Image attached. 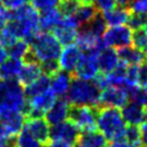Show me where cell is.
<instances>
[{
    "mask_svg": "<svg viewBox=\"0 0 147 147\" xmlns=\"http://www.w3.org/2000/svg\"><path fill=\"white\" fill-rule=\"evenodd\" d=\"M61 0H30V5L37 11H44L47 9L59 7Z\"/></svg>",
    "mask_w": 147,
    "mask_h": 147,
    "instance_id": "cell-35",
    "label": "cell"
},
{
    "mask_svg": "<svg viewBox=\"0 0 147 147\" xmlns=\"http://www.w3.org/2000/svg\"><path fill=\"white\" fill-rule=\"evenodd\" d=\"M76 1H78V2H80V3H88V2H92V0H76Z\"/></svg>",
    "mask_w": 147,
    "mask_h": 147,
    "instance_id": "cell-49",
    "label": "cell"
},
{
    "mask_svg": "<svg viewBox=\"0 0 147 147\" xmlns=\"http://www.w3.org/2000/svg\"><path fill=\"white\" fill-rule=\"evenodd\" d=\"M125 141H127L133 147H142V139H141V132L140 127L138 125H127L125 129L124 138Z\"/></svg>",
    "mask_w": 147,
    "mask_h": 147,
    "instance_id": "cell-29",
    "label": "cell"
},
{
    "mask_svg": "<svg viewBox=\"0 0 147 147\" xmlns=\"http://www.w3.org/2000/svg\"><path fill=\"white\" fill-rule=\"evenodd\" d=\"M138 85L140 87L147 86V60L138 65Z\"/></svg>",
    "mask_w": 147,
    "mask_h": 147,
    "instance_id": "cell-37",
    "label": "cell"
},
{
    "mask_svg": "<svg viewBox=\"0 0 147 147\" xmlns=\"http://www.w3.org/2000/svg\"><path fill=\"white\" fill-rule=\"evenodd\" d=\"M23 65L22 60L7 57V60L0 65V79H17V76L21 71V68Z\"/></svg>",
    "mask_w": 147,
    "mask_h": 147,
    "instance_id": "cell-24",
    "label": "cell"
},
{
    "mask_svg": "<svg viewBox=\"0 0 147 147\" xmlns=\"http://www.w3.org/2000/svg\"><path fill=\"white\" fill-rule=\"evenodd\" d=\"M62 45L53 33L39 31L30 41V52L24 61H36L39 63L57 60Z\"/></svg>",
    "mask_w": 147,
    "mask_h": 147,
    "instance_id": "cell-2",
    "label": "cell"
},
{
    "mask_svg": "<svg viewBox=\"0 0 147 147\" xmlns=\"http://www.w3.org/2000/svg\"><path fill=\"white\" fill-rule=\"evenodd\" d=\"M56 95L53 93L51 88L33 95L31 98H26V108L25 116L26 117H40L46 114V111L52 107L55 102Z\"/></svg>",
    "mask_w": 147,
    "mask_h": 147,
    "instance_id": "cell-7",
    "label": "cell"
},
{
    "mask_svg": "<svg viewBox=\"0 0 147 147\" xmlns=\"http://www.w3.org/2000/svg\"><path fill=\"white\" fill-rule=\"evenodd\" d=\"M147 23V14H140V13H130L129 20H127V25L132 31L142 29L145 24Z\"/></svg>",
    "mask_w": 147,
    "mask_h": 147,
    "instance_id": "cell-33",
    "label": "cell"
},
{
    "mask_svg": "<svg viewBox=\"0 0 147 147\" xmlns=\"http://www.w3.org/2000/svg\"><path fill=\"white\" fill-rule=\"evenodd\" d=\"M78 142H82L87 147H107L108 146L107 138L100 131H96V130L82 132Z\"/></svg>",
    "mask_w": 147,
    "mask_h": 147,
    "instance_id": "cell-25",
    "label": "cell"
},
{
    "mask_svg": "<svg viewBox=\"0 0 147 147\" xmlns=\"http://www.w3.org/2000/svg\"><path fill=\"white\" fill-rule=\"evenodd\" d=\"M132 1H133V0H116V2H117V6H121V7H125V8H129Z\"/></svg>",
    "mask_w": 147,
    "mask_h": 147,
    "instance_id": "cell-47",
    "label": "cell"
},
{
    "mask_svg": "<svg viewBox=\"0 0 147 147\" xmlns=\"http://www.w3.org/2000/svg\"><path fill=\"white\" fill-rule=\"evenodd\" d=\"M28 0H0V3L8 10H14L26 3Z\"/></svg>",
    "mask_w": 147,
    "mask_h": 147,
    "instance_id": "cell-40",
    "label": "cell"
},
{
    "mask_svg": "<svg viewBox=\"0 0 147 147\" xmlns=\"http://www.w3.org/2000/svg\"><path fill=\"white\" fill-rule=\"evenodd\" d=\"M2 113H3V109H2V107H1V105H0V117H1Z\"/></svg>",
    "mask_w": 147,
    "mask_h": 147,
    "instance_id": "cell-51",
    "label": "cell"
},
{
    "mask_svg": "<svg viewBox=\"0 0 147 147\" xmlns=\"http://www.w3.org/2000/svg\"><path fill=\"white\" fill-rule=\"evenodd\" d=\"M7 138H8V137H7V134H6V132H5L3 127H2V125L0 124V141L3 140V139H7Z\"/></svg>",
    "mask_w": 147,
    "mask_h": 147,
    "instance_id": "cell-48",
    "label": "cell"
},
{
    "mask_svg": "<svg viewBox=\"0 0 147 147\" xmlns=\"http://www.w3.org/2000/svg\"><path fill=\"white\" fill-rule=\"evenodd\" d=\"M130 9L121 6H115L114 8L102 11V17L108 26H116V25H123L127 23L129 16H130Z\"/></svg>",
    "mask_w": 147,
    "mask_h": 147,
    "instance_id": "cell-21",
    "label": "cell"
},
{
    "mask_svg": "<svg viewBox=\"0 0 147 147\" xmlns=\"http://www.w3.org/2000/svg\"><path fill=\"white\" fill-rule=\"evenodd\" d=\"M70 108H71V105L67 100V98H60V99L56 98L55 102L46 111L44 117L51 126L56 125L59 123H62V122L69 119Z\"/></svg>",
    "mask_w": 147,
    "mask_h": 147,
    "instance_id": "cell-16",
    "label": "cell"
},
{
    "mask_svg": "<svg viewBox=\"0 0 147 147\" xmlns=\"http://www.w3.org/2000/svg\"><path fill=\"white\" fill-rule=\"evenodd\" d=\"M41 75H42V70L39 62L23 61V65L17 76V80L22 86H26L37 78H39Z\"/></svg>",
    "mask_w": 147,
    "mask_h": 147,
    "instance_id": "cell-20",
    "label": "cell"
},
{
    "mask_svg": "<svg viewBox=\"0 0 147 147\" xmlns=\"http://www.w3.org/2000/svg\"><path fill=\"white\" fill-rule=\"evenodd\" d=\"M80 25L74 15L62 16L57 25L52 30L55 38L61 42V45H69L76 40L78 30Z\"/></svg>",
    "mask_w": 147,
    "mask_h": 147,
    "instance_id": "cell-9",
    "label": "cell"
},
{
    "mask_svg": "<svg viewBox=\"0 0 147 147\" xmlns=\"http://www.w3.org/2000/svg\"><path fill=\"white\" fill-rule=\"evenodd\" d=\"M101 88L94 80H85L72 77L70 88L65 95L71 106H100Z\"/></svg>",
    "mask_w": 147,
    "mask_h": 147,
    "instance_id": "cell-4",
    "label": "cell"
},
{
    "mask_svg": "<svg viewBox=\"0 0 147 147\" xmlns=\"http://www.w3.org/2000/svg\"><path fill=\"white\" fill-rule=\"evenodd\" d=\"M99 67L96 61V55L92 53H82V56L78 61V64L72 74V77L93 80L99 74Z\"/></svg>",
    "mask_w": 147,
    "mask_h": 147,
    "instance_id": "cell-11",
    "label": "cell"
},
{
    "mask_svg": "<svg viewBox=\"0 0 147 147\" xmlns=\"http://www.w3.org/2000/svg\"><path fill=\"white\" fill-rule=\"evenodd\" d=\"M80 56H82V49L76 44L65 45L64 48L61 49V53L57 59L60 70H63L72 75L78 64Z\"/></svg>",
    "mask_w": 147,
    "mask_h": 147,
    "instance_id": "cell-15",
    "label": "cell"
},
{
    "mask_svg": "<svg viewBox=\"0 0 147 147\" xmlns=\"http://www.w3.org/2000/svg\"><path fill=\"white\" fill-rule=\"evenodd\" d=\"M119 61L129 64V65H139L144 61L147 60V53L136 48L134 46H125L121 47L117 51Z\"/></svg>",
    "mask_w": 147,
    "mask_h": 147,
    "instance_id": "cell-22",
    "label": "cell"
},
{
    "mask_svg": "<svg viewBox=\"0 0 147 147\" xmlns=\"http://www.w3.org/2000/svg\"><path fill=\"white\" fill-rule=\"evenodd\" d=\"M132 30L129 25H116L109 26L102 34V41L106 47L121 48L130 46L132 44Z\"/></svg>",
    "mask_w": 147,
    "mask_h": 147,
    "instance_id": "cell-8",
    "label": "cell"
},
{
    "mask_svg": "<svg viewBox=\"0 0 147 147\" xmlns=\"http://www.w3.org/2000/svg\"><path fill=\"white\" fill-rule=\"evenodd\" d=\"M98 107L91 106H71L69 119L80 130V132L96 130Z\"/></svg>",
    "mask_w": 147,
    "mask_h": 147,
    "instance_id": "cell-6",
    "label": "cell"
},
{
    "mask_svg": "<svg viewBox=\"0 0 147 147\" xmlns=\"http://www.w3.org/2000/svg\"><path fill=\"white\" fill-rule=\"evenodd\" d=\"M80 130L69 119L51 126L49 141H64L76 145L80 137Z\"/></svg>",
    "mask_w": 147,
    "mask_h": 147,
    "instance_id": "cell-10",
    "label": "cell"
},
{
    "mask_svg": "<svg viewBox=\"0 0 147 147\" xmlns=\"http://www.w3.org/2000/svg\"><path fill=\"white\" fill-rule=\"evenodd\" d=\"M29 52H30V42L24 39H17L10 46L7 47V53L9 57L22 61H24Z\"/></svg>",
    "mask_w": 147,
    "mask_h": 147,
    "instance_id": "cell-28",
    "label": "cell"
},
{
    "mask_svg": "<svg viewBox=\"0 0 147 147\" xmlns=\"http://www.w3.org/2000/svg\"><path fill=\"white\" fill-rule=\"evenodd\" d=\"M96 14H98V9L95 8V6L92 2H88V3H80L74 16L82 26L91 22L96 16Z\"/></svg>",
    "mask_w": 147,
    "mask_h": 147,
    "instance_id": "cell-27",
    "label": "cell"
},
{
    "mask_svg": "<svg viewBox=\"0 0 147 147\" xmlns=\"http://www.w3.org/2000/svg\"><path fill=\"white\" fill-rule=\"evenodd\" d=\"M49 147H72L71 144L64 142V141H49Z\"/></svg>",
    "mask_w": 147,
    "mask_h": 147,
    "instance_id": "cell-44",
    "label": "cell"
},
{
    "mask_svg": "<svg viewBox=\"0 0 147 147\" xmlns=\"http://www.w3.org/2000/svg\"><path fill=\"white\" fill-rule=\"evenodd\" d=\"M107 147H133L131 146L127 141H125L124 139H121V140H115V141H111L110 145H108Z\"/></svg>",
    "mask_w": 147,
    "mask_h": 147,
    "instance_id": "cell-43",
    "label": "cell"
},
{
    "mask_svg": "<svg viewBox=\"0 0 147 147\" xmlns=\"http://www.w3.org/2000/svg\"><path fill=\"white\" fill-rule=\"evenodd\" d=\"M75 147H87V146H86V145H84V144H82V142H77Z\"/></svg>",
    "mask_w": 147,
    "mask_h": 147,
    "instance_id": "cell-50",
    "label": "cell"
},
{
    "mask_svg": "<svg viewBox=\"0 0 147 147\" xmlns=\"http://www.w3.org/2000/svg\"><path fill=\"white\" fill-rule=\"evenodd\" d=\"M41 65V70H42V74L52 77L53 75H55L59 70H60V67H59V62L57 60H52V61H46V62H42L40 63Z\"/></svg>",
    "mask_w": 147,
    "mask_h": 147,
    "instance_id": "cell-36",
    "label": "cell"
},
{
    "mask_svg": "<svg viewBox=\"0 0 147 147\" xmlns=\"http://www.w3.org/2000/svg\"><path fill=\"white\" fill-rule=\"evenodd\" d=\"M140 132H141V139H142V147H147V109H146V115L145 119L140 124Z\"/></svg>",
    "mask_w": 147,
    "mask_h": 147,
    "instance_id": "cell-42",
    "label": "cell"
},
{
    "mask_svg": "<svg viewBox=\"0 0 147 147\" xmlns=\"http://www.w3.org/2000/svg\"><path fill=\"white\" fill-rule=\"evenodd\" d=\"M10 18V11L0 3V31L6 26Z\"/></svg>",
    "mask_w": 147,
    "mask_h": 147,
    "instance_id": "cell-41",
    "label": "cell"
},
{
    "mask_svg": "<svg viewBox=\"0 0 147 147\" xmlns=\"http://www.w3.org/2000/svg\"><path fill=\"white\" fill-rule=\"evenodd\" d=\"M0 105L3 111H25L26 95L24 86H22L17 79H0Z\"/></svg>",
    "mask_w": 147,
    "mask_h": 147,
    "instance_id": "cell-5",
    "label": "cell"
},
{
    "mask_svg": "<svg viewBox=\"0 0 147 147\" xmlns=\"http://www.w3.org/2000/svg\"><path fill=\"white\" fill-rule=\"evenodd\" d=\"M72 80V75L65 72L63 70H59L55 75L51 77V86L49 88L56 95V98H65Z\"/></svg>",
    "mask_w": 147,
    "mask_h": 147,
    "instance_id": "cell-19",
    "label": "cell"
},
{
    "mask_svg": "<svg viewBox=\"0 0 147 147\" xmlns=\"http://www.w3.org/2000/svg\"><path fill=\"white\" fill-rule=\"evenodd\" d=\"M28 133H30L34 139H37L40 144L45 145L49 142V131L51 125L47 123L44 116L40 117H26L24 127Z\"/></svg>",
    "mask_w": 147,
    "mask_h": 147,
    "instance_id": "cell-13",
    "label": "cell"
},
{
    "mask_svg": "<svg viewBox=\"0 0 147 147\" xmlns=\"http://www.w3.org/2000/svg\"><path fill=\"white\" fill-rule=\"evenodd\" d=\"M121 113L125 123L130 125H140L145 119L146 108L136 101L129 100L121 108Z\"/></svg>",
    "mask_w": 147,
    "mask_h": 147,
    "instance_id": "cell-17",
    "label": "cell"
},
{
    "mask_svg": "<svg viewBox=\"0 0 147 147\" xmlns=\"http://www.w3.org/2000/svg\"><path fill=\"white\" fill-rule=\"evenodd\" d=\"M129 101V94L124 86H108L101 91L100 106L122 108Z\"/></svg>",
    "mask_w": 147,
    "mask_h": 147,
    "instance_id": "cell-14",
    "label": "cell"
},
{
    "mask_svg": "<svg viewBox=\"0 0 147 147\" xmlns=\"http://www.w3.org/2000/svg\"><path fill=\"white\" fill-rule=\"evenodd\" d=\"M25 114L17 110H7L3 111L0 117V124L2 125L8 138H15L24 127Z\"/></svg>",
    "mask_w": 147,
    "mask_h": 147,
    "instance_id": "cell-12",
    "label": "cell"
},
{
    "mask_svg": "<svg viewBox=\"0 0 147 147\" xmlns=\"http://www.w3.org/2000/svg\"><path fill=\"white\" fill-rule=\"evenodd\" d=\"M37 139H34L30 133H28L24 129L14 138V147H41Z\"/></svg>",
    "mask_w": 147,
    "mask_h": 147,
    "instance_id": "cell-30",
    "label": "cell"
},
{
    "mask_svg": "<svg viewBox=\"0 0 147 147\" xmlns=\"http://www.w3.org/2000/svg\"><path fill=\"white\" fill-rule=\"evenodd\" d=\"M92 2L95 6V8L100 11H106L117 6L116 0H92Z\"/></svg>",
    "mask_w": 147,
    "mask_h": 147,
    "instance_id": "cell-38",
    "label": "cell"
},
{
    "mask_svg": "<svg viewBox=\"0 0 147 147\" xmlns=\"http://www.w3.org/2000/svg\"><path fill=\"white\" fill-rule=\"evenodd\" d=\"M49 86H51V77L42 74L39 78L33 80L31 84L24 86V92H25L26 98H31L33 95H37V94L48 90Z\"/></svg>",
    "mask_w": 147,
    "mask_h": 147,
    "instance_id": "cell-26",
    "label": "cell"
},
{
    "mask_svg": "<svg viewBox=\"0 0 147 147\" xmlns=\"http://www.w3.org/2000/svg\"><path fill=\"white\" fill-rule=\"evenodd\" d=\"M132 45L136 48L147 53V32L144 28L132 32Z\"/></svg>",
    "mask_w": 147,
    "mask_h": 147,
    "instance_id": "cell-32",
    "label": "cell"
},
{
    "mask_svg": "<svg viewBox=\"0 0 147 147\" xmlns=\"http://www.w3.org/2000/svg\"><path fill=\"white\" fill-rule=\"evenodd\" d=\"M145 31H146V32H147V23H146V24H145Z\"/></svg>",
    "mask_w": 147,
    "mask_h": 147,
    "instance_id": "cell-52",
    "label": "cell"
},
{
    "mask_svg": "<svg viewBox=\"0 0 147 147\" xmlns=\"http://www.w3.org/2000/svg\"><path fill=\"white\" fill-rule=\"evenodd\" d=\"M7 25L15 33L17 39L31 41L40 31L39 14L31 5H23L10 11V18Z\"/></svg>",
    "mask_w": 147,
    "mask_h": 147,
    "instance_id": "cell-1",
    "label": "cell"
},
{
    "mask_svg": "<svg viewBox=\"0 0 147 147\" xmlns=\"http://www.w3.org/2000/svg\"><path fill=\"white\" fill-rule=\"evenodd\" d=\"M0 147H14V138H7L1 140Z\"/></svg>",
    "mask_w": 147,
    "mask_h": 147,
    "instance_id": "cell-45",
    "label": "cell"
},
{
    "mask_svg": "<svg viewBox=\"0 0 147 147\" xmlns=\"http://www.w3.org/2000/svg\"><path fill=\"white\" fill-rule=\"evenodd\" d=\"M62 16L63 15L59 8H52V9L40 11V14H39V28H40V30L47 31V32L52 31L57 25V23L62 18Z\"/></svg>",
    "mask_w": 147,
    "mask_h": 147,
    "instance_id": "cell-23",
    "label": "cell"
},
{
    "mask_svg": "<svg viewBox=\"0 0 147 147\" xmlns=\"http://www.w3.org/2000/svg\"><path fill=\"white\" fill-rule=\"evenodd\" d=\"M96 129H99V131L109 141L123 139L126 123L123 119L121 108L99 106L96 115Z\"/></svg>",
    "mask_w": 147,
    "mask_h": 147,
    "instance_id": "cell-3",
    "label": "cell"
},
{
    "mask_svg": "<svg viewBox=\"0 0 147 147\" xmlns=\"http://www.w3.org/2000/svg\"><path fill=\"white\" fill-rule=\"evenodd\" d=\"M8 57V53H7V48L0 46V65L7 60Z\"/></svg>",
    "mask_w": 147,
    "mask_h": 147,
    "instance_id": "cell-46",
    "label": "cell"
},
{
    "mask_svg": "<svg viewBox=\"0 0 147 147\" xmlns=\"http://www.w3.org/2000/svg\"><path fill=\"white\" fill-rule=\"evenodd\" d=\"M98 67L102 74H108L116 68L119 63V56L115 48L113 47H103L99 54L96 55Z\"/></svg>",
    "mask_w": 147,
    "mask_h": 147,
    "instance_id": "cell-18",
    "label": "cell"
},
{
    "mask_svg": "<svg viewBox=\"0 0 147 147\" xmlns=\"http://www.w3.org/2000/svg\"><path fill=\"white\" fill-rule=\"evenodd\" d=\"M82 26L85 28V29H87L91 33H93L96 37H102L103 32L107 29V24H106L103 17H102V14H99V13L96 14V16L91 22H88L87 24L82 25Z\"/></svg>",
    "mask_w": 147,
    "mask_h": 147,
    "instance_id": "cell-31",
    "label": "cell"
},
{
    "mask_svg": "<svg viewBox=\"0 0 147 147\" xmlns=\"http://www.w3.org/2000/svg\"><path fill=\"white\" fill-rule=\"evenodd\" d=\"M145 91H146V92H147V86H146V87H145Z\"/></svg>",
    "mask_w": 147,
    "mask_h": 147,
    "instance_id": "cell-53",
    "label": "cell"
},
{
    "mask_svg": "<svg viewBox=\"0 0 147 147\" xmlns=\"http://www.w3.org/2000/svg\"><path fill=\"white\" fill-rule=\"evenodd\" d=\"M79 5L80 2L76 0H61L59 5V9L63 16H71V15H75Z\"/></svg>",
    "mask_w": 147,
    "mask_h": 147,
    "instance_id": "cell-34",
    "label": "cell"
},
{
    "mask_svg": "<svg viewBox=\"0 0 147 147\" xmlns=\"http://www.w3.org/2000/svg\"><path fill=\"white\" fill-rule=\"evenodd\" d=\"M132 13L147 14V0H133L129 7Z\"/></svg>",
    "mask_w": 147,
    "mask_h": 147,
    "instance_id": "cell-39",
    "label": "cell"
}]
</instances>
